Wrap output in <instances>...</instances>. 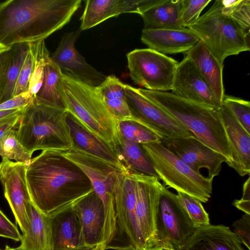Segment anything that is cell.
<instances>
[{
  "label": "cell",
  "mask_w": 250,
  "mask_h": 250,
  "mask_svg": "<svg viewBox=\"0 0 250 250\" xmlns=\"http://www.w3.org/2000/svg\"><path fill=\"white\" fill-rule=\"evenodd\" d=\"M31 200L46 215L69 207L94 191L85 174L62 152L44 150L27 165Z\"/></svg>",
  "instance_id": "cell-1"
},
{
  "label": "cell",
  "mask_w": 250,
  "mask_h": 250,
  "mask_svg": "<svg viewBox=\"0 0 250 250\" xmlns=\"http://www.w3.org/2000/svg\"><path fill=\"white\" fill-rule=\"evenodd\" d=\"M82 0H7L0 2V48L43 41L61 29Z\"/></svg>",
  "instance_id": "cell-2"
},
{
  "label": "cell",
  "mask_w": 250,
  "mask_h": 250,
  "mask_svg": "<svg viewBox=\"0 0 250 250\" xmlns=\"http://www.w3.org/2000/svg\"><path fill=\"white\" fill-rule=\"evenodd\" d=\"M139 89L201 142L224 156L228 165L231 163V151L219 110L172 93Z\"/></svg>",
  "instance_id": "cell-3"
},
{
  "label": "cell",
  "mask_w": 250,
  "mask_h": 250,
  "mask_svg": "<svg viewBox=\"0 0 250 250\" xmlns=\"http://www.w3.org/2000/svg\"><path fill=\"white\" fill-rule=\"evenodd\" d=\"M65 109L45 106L32 101L23 110L16 131L22 145L33 154L38 150L65 152L73 146Z\"/></svg>",
  "instance_id": "cell-4"
},
{
  "label": "cell",
  "mask_w": 250,
  "mask_h": 250,
  "mask_svg": "<svg viewBox=\"0 0 250 250\" xmlns=\"http://www.w3.org/2000/svg\"><path fill=\"white\" fill-rule=\"evenodd\" d=\"M61 91L68 112L115 149L120 139L118 122L96 88L62 73Z\"/></svg>",
  "instance_id": "cell-5"
},
{
  "label": "cell",
  "mask_w": 250,
  "mask_h": 250,
  "mask_svg": "<svg viewBox=\"0 0 250 250\" xmlns=\"http://www.w3.org/2000/svg\"><path fill=\"white\" fill-rule=\"evenodd\" d=\"M190 29L221 63L232 55L249 51L250 32L244 30L222 10V0L190 26Z\"/></svg>",
  "instance_id": "cell-6"
},
{
  "label": "cell",
  "mask_w": 250,
  "mask_h": 250,
  "mask_svg": "<svg viewBox=\"0 0 250 250\" xmlns=\"http://www.w3.org/2000/svg\"><path fill=\"white\" fill-rule=\"evenodd\" d=\"M141 146L165 187L194 197L201 203L208 201L212 194L213 179L193 170L166 147L161 140Z\"/></svg>",
  "instance_id": "cell-7"
},
{
  "label": "cell",
  "mask_w": 250,
  "mask_h": 250,
  "mask_svg": "<svg viewBox=\"0 0 250 250\" xmlns=\"http://www.w3.org/2000/svg\"><path fill=\"white\" fill-rule=\"evenodd\" d=\"M113 195L116 229L114 237L106 250H144L136 216L134 182L130 172L119 175Z\"/></svg>",
  "instance_id": "cell-8"
},
{
  "label": "cell",
  "mask_w": 250,
  "mask_h": 250,
  "mask_svg": "<svg viewBox=\"0 0 250 250\" xmlns=\"http://www.w3.org/2000/svg\"><path fill=\"white\" fill-rule=\"evenodd\" d=\"M62 155L76 165L89 180L94 191L101 198L104 209L105 233L116 230V216L113 190L119 175L124 173L97 157L71 148Z\"/></svg>",
  "instance_id": "cell-9"
},
{
  "label": "cell",
  "mask_w": 250,
  "mask_h": 250,
  "mask_svg": "<svg viewBox=\"0 0 250 250\" xmlns=\"http://www.w3.org/2000/svg\"><path fill=\"white\" fill-rule=\"evenodd\" d=\"M195 229L176 194L164 185L156 212L155 233L148 248H181Z\"/></svg>",
  "instance_id": "cell-10"
},
{
  "label": "cell",
  "mask_w": 250,
  "mask_h": 250,
  "mask_svg": "<svg viewBox=\"0 0 250 250\" xmlns=\"http://www.w3.org/2000/svg\"><path fill=\"white\" fill-rule=\"evenodd\" d=\"M126 57L129 75L135 84L150 90H172L177 61L149 48L134 49Z\"/></svg>",
  "instance_id": "cell-11"
},
{
  "label": "cell",
  "mask_w": 250,
  "mask_h": 250,
  "mask_svg": "<svg viewBox=\"0 0 250 250\" xmlns=\"http://www.w3.org/2000/svg\"><path fill=\"white\" fill-rule=\"evenodd\" d=\"M127 102L136 119L161 140L189 137L193 135L181 123L143 94L139 88L125 84Z\"/></svg>",
  "instance_id": "cell-12"
},
{
  "label": "cell",
  "mask_w": 250,
  "mask_h": 250,
  "mask_svg": "<svg viewBox=\"0 0 250 250\" xmlns=\"http://www.w3.org/2000/svg\"><path fill=\"white\" fill-rule=\"evenodd\" d=\"M130 173L134 182L136 216L144 250L155 235L156 212L164 185L154 176Z\"/></svg>",
  "instance_id": "cell-13"
},
{
  "label": "cell",
  "mask_w": 250,
  "mask_h": 250,
  "mask_svg": "<svg viewBox=\"0 0 250 250\" xmlns=\"http://www.w3.org/2000/svg\"><path fill=\"white\" fill-rule=\"evenodd\" d=\"M27 164L2 158L0 164V181L4 196L14 214L22 234L29 226L27 212L31 198L28 191L26 170Z\"/></svg>",
  "instance_id": "cell-14"
},
{
  "label": "cell",
  "mask_w": 250,
  "mask_h": 250,
  "mask_svg": "<svg viewBox=\"0 0 250 250\" xmlns=\"http://www.w3.org/2000/svg\"><path fill=\"white\" fill-rule=\"evenodd\" d=\"M81 31L79 29L64 34L50 58L63 74L97 87L104 81L106 76L86 62L76 49L75 42Z\"/></svg>",
  "instance_id": "cell-15"
},
{
  "label": "cell",
  "mask_w": 250,
  "mask_h": 250,
  "mask_svg": "<svg viewBox=\"0 0 250 250\" xmlns=\"http://www.w3.org/2000/svg\"><path fill=\"white\" fill-rule=\"evenodd\" d=\"M163 145L198 173L201 168L208 170V177L213 179L219 175L223 163L222 155L201 142L194 136L183 138L161 140Z\"/></svg>",
  "instance_id": "cell-16"
},
{
  "label": "cell",
  "mask_w": 250,
  "mask_h": 250,
  "mask_svg": "<svg viewBox=\"0 0 250 250\" xmlns=\"http://www.w3.org/2000/svg\"><path fill=\"white\" fill-rule=\"evenodd\" d=\"M171 93L182 98L208 105L217 110H219L223 105L187 55L178 62Z\"/></svg>",
  "instance_id": "cell-17"
},
{
  "label": "cell",
  "mask_w": 250,
  "mask_h": 250,
  "mask_svg": "<svg viewBox=\"0 0 250 250\" xmlns=\"http://www.w3.org/2000/svg\"><path fill=\"white\" fill-rule=\"evenodd\" d=\"M81 18V31L88 29L125 13L140 15L157 4L158 0H87Z\"/></svg>",
  "instance_id": "cell-18"
},
{
  "label": "cell",
  "mask_w": 250,
  "mask_h": 250,
  "mask_svg": "<svg viewBox=\"0 0 250 250\" xmlns=\"http://www.w3.org/2000/svg\"><path fill=\"white\" fill-rule=\"evenodd\" d=\"M73 206L49 215L50 250H72L86 247Z\"/></svg>",
  "instance_id": "cell-19"
},
{
  "label": "cell",
  "mask_w": 250,
  "mask_h": 250,
  "mask_svg": "<svg viewBox=\"0 0 250 250\" xmlns=\"http://www.w3.org/2000/svg\"><path fill=\"white\" fill-rule=\"evenodd\" d=\"M66 121L73 143L72 148L101 159L121 172H128L110 145L89 130L68 112Z\"/></svg>",
  "instance_id": "cell-20"
},
{
  "label": "cell",
  "mask_w": 250,
  "mask_h": 250,
  "mask_svg": "<svg viewBox=\"0 0 250 250\" xmlns=\"http://www.w3.org/2000/svg\"><path fill=\"white\" fill-rule=\"evenodd\" d=\"M231 151L228 165L241 176L250 173V134L223 104L219 110Z\"/></svg>",
  "instance_id": "cell-21"
},
{
  "label": "cell",
  "mask_w": 250,
  "mask_h": 250,
  "mask_svg": "<svg viewBox=\"0 0 250 250\" xmlns=\"http://www.w3.org/2000/svg\"><path fill=\"white\" fill-rule=\"evenodd\" d=\"M168 250H246L229 227L209 225L196 228L181 248Z\"/></svg>",
  "instance_id": "cell-22"
},
{
  "label": "cell",
  "mask_w": 250,
  "mask_h": 250,
  "mask_svg": "<svg viewBox=\"0 0 250 250\" xmlns=\"http://www.w3.org/2000/svg\"><path fill=\"white\" fill-rule=\"evenodd\" d=\"M200 41L188 28L178 29H143L141 41L161 54L186 53Z\"/></svg>",
  "instance_id": "cell-23"
},
{
  "label": "cell",
  "mask_w": 250,
  "mask_h": 250,
  "mask_svg": "<svg viewBox=\"0 0 250 250\" xmlns=\"http://www.w3.org/2000/svg\"><path fill=\"white\" fill-rule=\"evenodd\" d=\"M73 208L80 223L86 246L102 243L105 213L99 196L93 191L76 203Z\"/></svg>",
  "instance_id": "cell-24"
},
{
  "label": "cell",
  "mask_w": 250,
  "mask_h": 250,
  "mask_svg": "<svg viewBox=\"0 0 250 250\" xmlns=\"http://www.w3.org/2000/svg\"><path fill=\"white\" fill-rule=\"evenodd\" d=\"M206 81L217 100L223 104L225 89L221 64L201 40L186 53Z\"/></svg>",
  "instance_id": "cell-25"
},
{
  "label": "cell",
  "mask_w": 250,
  "mask_h": 250,
  "mask_svg": "<svg viewBox=\"0 0 250 250\" xmlns=\"http://www.w3.org/2000/svg\"><path fill=\"white\" fill-rule=\"evenodd\" d=\"M27 212L29 226L21 236V250H50V232L48 215L39 210L31 201Z\"/></svg>",
  "instance_id": "cell-26"
},
{
  "label": "cell",
  "mask_w": 250,
  "mask_h": 250,
  "mask_svg": "<svg viewBox=\"0 0 250 250\" xmlns=\"http://www.w3.org/2000/svg\"><path fill=\"white\" fill-rule=\"evenodd\" d=\"M183 0H162L140 15L144 29H172L183 27L181 16Z\"/></svg>",
  "instance_id": "cell-27"
},
{
  "label": "cell",
  "mask_w": 250,
  "mask_h": 250,
  "mask_svg": "<svg viewBox=\"0 0 250 250\" xmlns=\"http://www.w3.org/2000/svg\"><path fill=\"white\" fill-rule=\"evenodd\" d=\"M62 75V71L50 56L44 66L42 86L33 101L51 107L65 109L61 92Z\"/></svg>",
  "instance_id": "cell-28"
},
{
  "label": "cell",
  "mask_w": 250,
  "mask_h": 250,
  "mask_svg": "<svg viewBox=\"0 0 250 250\" xmlns=\"http://www.w3.org/2000/svg\"><path fill=\"white\" fill-rule=\"evenodd\" d=\"M115 150L128 172L152 176L159 179L152 163L140 145L120 137Z\"/></svg>",
  "instance_id": "cell-29"
},
{
  "label": "cell",
  "mask_w": 250,
  "mask_h": 250,
  "mask_svg": "<svg viewBox=\"0 0 250 250\" xmlns=\"http://www.w3.org/2000/svg\"><path fill=\"white\" fill-rule=\"evenodd\" d=\"M7 68L3 91L0 104L14 97L16 83L26 57L29 51L28 43L16 44L12 46Z\"/></svg>",
  "instance_id": "cell-30"
},
{
  "label": "cell",
  "mask_w": 250,
  "mask_h": 250,
  "mask_svg": "<svg viewBox=\"0 0 250 250\" xmlns=\"http://www.w3.org/2000/svg\"><path fill=\"white\" fill-rule=\"evenodd\" d=\"M29 45L34 55V66L28 92L34 100L42 86L44 66L50 55L45 45L44 40L29 43Z\"/></svg>",
  "instance_id": "cell-31"
},
{
  "label": "cell",
  "mask_w": 250,
  "mask_h": 250,
  "mask_svg": "<svg viewBox=\"0 0 250 250\" xmlns=\"http://www.w3.org/2000/svg\"><path fill=\"white\" fill-rule=\"evenodd\" d=\"M118 129L121 138L140 145L161 140L152 130L136 121L118 122Z\"/></svg>",
  "instance_id": "cell-32"
},
{
  "label": "cell",
  "mask_w": 250,
  "mask_h": 250,
  "mask_svg": "<svg viewBox=\"0 0 250 250\" xmlns=\"http://www.w3.org/2000/svg\"><path fill=\"white\" fill-rule=\"evenodd\" d=\"M32 153L27 150L18 140L15 129L0 139V156L2 158L27 165L32 159Z\"/></svg>",
  "instance_id": "cell-33"
},
{
  "label": "cell",
  "mask_w": 250,
  "mask_h": 250,
  "mask_svg": "<svg viewBox=\"0 0 250 250\" xmlns=\"http://www.w3.org/2000/svg\"><path fill=\"white\" fill-rule=\"evenodd\" d=\"M176 195L196 229L210 225L208 214L200 201L182 192H177Z\"/></svg>",
  "instance_id": "cell-34"
},
{
  "label": "cell",
  "mask_w": 250,
  "mask_h": 250,
  "mask_svg": "<svg viewBox=\"0 0 250 250\" xmlns=\"http://www.w3.org/2000/svg\"><path fill=\"white\" fill-rule=\"evenodd\" d=\"M222 10L244 30L250 32V0H222Z\"/></svg>",
  "instance_id": "cell-35"
},
{
  "label": "cell",
  "mask_w": 250,
  "mask_h": 250,
  "mask_svg": "<svg viewBox=\"0 0 250 250\" xmlns=\"http://www.w3.org/2000/svg\"><path fill=\"white\" fill-rule=\"evenodd\" d=\"M223 104L232 113L240 125L250 134V103L248 101L225 95Z\"/></svg>",
  "instance_id": "cell-36"
},
{
  "label": "cell",
  "mask_w": 250,
  "mask_h": 250,
  "mask_svg": "<svg viewBox=\"0 0 250 250\" xmlns=\"http://www.w3.org/2000/svg\"><path fill=\"white\" fill-rule=\"evenodd\" d=\"M125 84L115 76L111 75L106 76L104 81L95 88L104 100L125 99Z\"/></svg>",
  "instance_id": "cell-37"
},
{
  "label": "cell",
  "mask_w": 250,
  "mask_h": 250,
  "mask_svg": "<svg viewBox=\"0 0 250 250\" xmlns=\"http://www.w3.org/2000/svg\"><path fill=\"white\" fill-rule=\"evenodd\" d=\"M211 0H183L181 21L183 27L188 28L200 17L202 10Z\"/></svg>",
  "instance_id": "cell-38"
},
{
  "label": "cell",
  "mask_w": 250,
  "mask_h": 250,
  "mask_svg": "<svg viewBox=\"0 0 250 250\" xmlns=\"http://www.w3.org/2000/svg\"><path fill=\"white\" fill-rule=\"evenodd\" d=\"M33 66L34 55L30 47L18 77L14 97L28 91Z\"/></svg>",
  "instance_id": "cell-39"
},
{
  "label": "cell",
  "mask_w": 250,
  "mask_h": 250,
  "mask_svg": "<svg viewBox=\"0 0 250 250\" xmlns=\"http://www.w3.org/2000/svg\"><path fill=\"white\" fill-rule=\"evenodd\" d=\"M104 100L118 122L123 121L136 122V119L131 110L126 98Z\"/></svg>",
  "instance_id": "cell-40"
},
{
  "label": "cell",
  "mask_w": 250,
  "mask_h": 250,
  "mask_svg": "<svg viewBox=\"0 0 250 250\" xmlns=\"http://www.w3.org/2000/svg\"><path fill=\"white\" fill-rule=\"evenodd\" d=\"M234 233L248 250H250V214L245 213L233 223Z\"/></svg>",
  "instance_id": "cell-41"
},
{
  "label": "cell",
  "mask_w": 250,
  "mask_h": 250,
  "mask_svg": "<svg viewBox=\"0 0 250 250\" xmlns=\"http://www.w3.org/2000/svg\"><path fill=\"white\" fill-rule=\"evenodd\" d=\"M0 236L21 241L22 235L17 227L0 210Z\"/></svg>",
  "instance_id": "cell-42"
},
{
  "label": "cell",
  "mask_w": 250,
  "mask_h": 250,
  "mask_svg": "<svg viewBox=\"0 0 250 250\" xmlns=\"http://www.w3.org/2000/svg\"><path fill=\"white\" fill-rule=\"evenodd\" d=\"M33 101V98L28 91L0 104V110L24 108Z\"/></svg>",
  "instance_id": "cell-43"
},
{
  "label": "cell",
  "mask_w": 250,
  "mask_h": 250,
  "mask_svg": "<svg viewBox=\"0 0 250 250\" xmlns=\"http://www.w3.org/2000/svg\"><path fill=\"white\" fill-rule=\"evenodd\" d=\"M11 50V47L0 48V100L5 85L6 72L10 59Z\"/></svg>",
  "instance_id": "cell-44"
},
{
  "label": "cell",
  "mask_w": 250,
  "mask_h": 250,
  "mask_svg": "<svg viewBox=\"0 0 250 250\" xmlns=\"http://www.w3.org/2000/svg\"><path fill=\"white\" fill-rule=\"evenodd\" d=\"M233 205L246 214H250V178L248 177L243 186V195L240 200H235Z\"/></svg>",
  "instance_id": "cell-45"
},
{
  "label": "cell",
  "mask_w": 250,
  "mask_h": 250,
  "mask_svg": "<svg viewBox=\"0 0 250 250\" xmlns=\"http://www.w3.org/2000/svg\"><path fill=\"white\" fill-rule=\"evenodd\" d=\"M22 112L0 121V139L9 131L15 129L19 124Z\"/></svg>",
  "instance_id": "cell-46"
},
{
  "label": "cell",
  "mask_w": 250,
  "mask_h": 250,
  "mask_svg": "<svg viewBox=\"0 0 250 250\" xmlns=\"http://www.w3.org/2000/svg\"><path fill=\"white\" fill-rule=\"evenodd\" d=\"M24 108L0 110V121L21 112Z\"/></svg>",
  "instance_id": "cell-47"
},
{
  "label": "cell",
  "mask_w": 250,
  "mask_h": 250,
  "mask_svg": "<svg viewBox=\"0 0 250 250\" xmlns=\"http://www.w3.org/2000/svg\"><path fill=\"white\" fill-rule=\"evenodd\" d=\"M105 246L104 243L100 244L93 247H85L72 250H105Z\"/></svg>",
  "instance_id": "cell-48"
},
{
  "label": "cell",
  "mask_w": 250,
  "mask_h": 250,
  "mask_svg": "<svg viewBox=\"0 0 250 250\" xmlns=\"http://www.w3.org/2000/svg\"><path fill=\"white\" fill-rule=\"evenodd\" d=\"M144 250H168L165 248L158 247V246H153L148 248Z\"/></svg>",
  "instance_id": "cell-49"
},
{
  "label": "cell",
  "mask_w": 250,
  "mask_h": 250,
  "mask_svg": "<svg viewBox=\"0 0 250 250\" xmlns=\"http://www.w3.org/2000/svg\"><path fill=\"white\" fill-rule=\"evenodd\" d=\"M3 250H21L18 247L17 248H11L8 246H6L5 249Z\"/></svg>",
  "instance_id": "cell-50"
},
{
  "label": "cell",
  "mask_w": 250,
  "mask_h": 250,
  "mask_svg": "<svg viewBox=\"0 0 250 250\" xmlns=\"http://www.w3.org/2000/svg\"></svg>",
  "instance_id": "cell-51"
}]
</instances>
